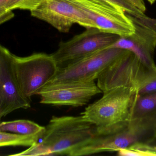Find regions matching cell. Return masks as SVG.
Returning <instances> with one entry per match:
<instances>
[{"label":"cell","mask_w":156,"mask_h":156,"mask_svg":"<svg viewBox=\"0 0 156 156\" xmlns=\"http://www.w3.org/2000/svg\"><path fill=\"white\" fill-rule=\"evenodd\" d=\"M144 13L146 10L144 0H126Z\"/></svg>","instance_id":"obj_21"},{"label":"cell","mask_w":156,"mask_h":156,"mask_svg":"<svg viewBox=\"0 0 156 156\" xmlns=\"http://www.w3.org/2000/svg\"><path fill=\"white\" fill-rule=\"evenodd\" d=\"M103 97L89 105L81 115L96 128L130 122L138 98L134 87H118L103 93Z\"/></svg>","instance_id":"obj_2"},{"label":"cell","mask_w":156,"mask_h":156,"mask_svg":"<svg viewBox=\"0 0 156 156\" xmlns=\"http://www.w3.org/2000/svg\"><path fill=\"white\" fill-rule=\"evenodd\" d=\"M116 34L103 32L96 27L87 28L83 33L66 42H61L58 49L51 55L58 70L66 67L114 44L120 38Z\"/></svg>","instance_id":"obj_4"},{"label":"cell","mask_w":156,"mask_h":156,"mask_svg":"<svg viewBox=\"0 0 156 156\" xmlns=\"http://www.w3.org/2000/svg\"><path fill=\"white\" fill-rule=\"evenodd\" d=\"M136 89L139 95L156 92V65L144 73L137 84Z\"/></svg>","instance_id":"obj_16"},{"label":"cell","mask_w":156,"mask_h":156,"mask_svg":"<svg viewBox=\"0 0 156 156\" xmlns=\"http://www.w3.org/2000/svg\"><path fill=\"white\" fill-rule=\"evenodd\" d=\"M36 136L20 135L0 131V147L5 146L30 147L38 142Z\"/></svg>","instance_id":"obj_15"},{"label":"cell","mask_w":156,"mask_h":156,"mask_svg":"<svg viewBox=\"0 0 156 156\" xmlns=\"http://www.w3.org/2000/svg\"><path fill=\"white\" fill-rule=\"evenodd\" d=\"M154 140H155L156 141V129L155 130V132L154 138Z\"/></svg>","instance_id":"obj_25"},{"label":"cell","mask_w":156,"mask_h":156,"mask_svg":"<svg viewBox=\"0 0 156 156\" xmlns=\"http://www.w3.org/2000/svg\"><path fill=\"white\" fill-rule=\"evenodd\" d=\"M31 14L61 33H68L74 24L86 28L95 27L81 10L67 0H44Z\"/></svg>","instance_id":"obj_9"},{"label":"cell","mask_w":156,"mask_h":156,"mask_svg":"<svg viewBox=\"0 0 156 156\" xmlns=\"http://www.w3.org/2000/svg\"><path fill=\"white\" fill-rule=\"evenodd\" d=\"M67 1L81 10L101 31L121 37L127 36L134 32V27L126 13L114 6L96 0Z\"/></svg>","instance_id":"obj_8"},{"label":"cell","mask_w":156,"mask_h":156,"mask_svg":"<svg viewBox=\"0 0 156 156\" xmlns=\"http://www.w3.org/2000/svg\"><path fill=\"white\" fill-rule=\"evenodd\" d=\"M45 127L28 120H16L12 122H0V131L12 132L20 135L36 136L41 139Z\"/></svg>","instance_id":"obj_14"},{"label":"cell","mask_w":156,"mask_h":156,"mask_svg":"<svg viewBox=\"0 0 156 156\" xmlns=\"http://www.w3.org/2000/svg\"><path fill=\"white\" fill-rule=\"evenodd\" d=\"M135 120H140L147 126L156 128V92L138 96L131 121Z\"/></svg>","instance_id":"obj_13"},{"label":"cell","mask_w":156,"mask_h":156,"mask_svg":"<svg viewBox=\"0 0 156 156\" xmlns=\"http://www.w3.org/2000/svg\"><path fill=\"white\" fill-rule=\"evenodd\" d=\"M10 0H0V15L8 11V5Z\"/></svg>","instance_id":"obj_23"},{"label":"cell","mask_w":156,"mask_h":156,"mask_svg":"<svg viewBox=\"0 0 156 156\" xmlns=\"http://www.w3.org/2000/svg\"><path fill=\"white\" fill-rule=\"evenodd\" d=\"M117 152L118 155L121 156H144L141 153L129 148L121 149Z\"/></svg>","instance_id":"obj_20"},{"label":"cell","mask_w":156,"mask_h":156,"mask_svg":"<svg viewBox=\"0 0 156 156\" xmlns=\"http://www.w3.org/2000/svg\"><path fill=\"white\" fill-rule=\"evenodd\" d=\"M44 0H10L8 11L19 9L29 10L31 12L35 9Z\"/></svg>","instance_id":"obj_18"},{"label":"cell","mask_w":156,"mask_h":156,"mask_svg":"<svg viewBox=\"0 0 156 156\" xmlns=\"http://www.w3.org/2000/svg\"><path fill=\"white\" fill-rule=\"evenodd\" d=\"M95 127V126H94ZM144 135L130 122L120 123L103 128L94 127L89 142L69 156H87L105 152H117L140 142H145Z\"/></svg>","instance_id":"obj_5"},{"label":"cell","mask_w":156,"mask_h":156,"mask_svg":"<svg viewBox=\"0 0 156 156\" xmlns=\"http://www.w3.org/2000/svg\"><path fill=\"white\" fill-rule=\"evenodd\" d=\"M127 50L109 48L98 51L66 67L58 70L46 85L94 82L103 71Z\"/></svg>","instance_id":"obj_6"},{"label":"cell","mask_w":156,"mask_h":156,"mask_svg":"<svg viewBox=\"0 0 156 156\" xmlns=\"http://www.w3.org/2000/svg\"><path fill=\"white\" fill-rule=\"evenodd\" d=\"M14 16V14L12 10L8 11L0 15V24L12 19Z\"/></svg>","instance_id":"obj_22"},{"label":"cell","mask_w":156,"mask_h":156,"mask_svg":"<svg viewBox=\"0 0 156 156\" xmlns=\"http://www.w3.org/2000/svg\"><path fill=\"white\" fill-rule=\"evenodd\" d=\"M94 126L78 116H53L45 127L42 142L12 156L67 155L87 143L91 139Z\"/></svg>","instance_id":"obj_1"},{"label":"cell","mask_w":156,"mask_h":156,"mask_svg":"<svg viewBox=\"0 0 156 156\" xmlns=\"http://www.w3.org/2000/svg\"><path fill=\"white\" fill-rule=\"evenodd\" d=\"M147 1H148L151 4H153L155 2L156 0H147Z\"/></svg>","instance_id":"obj_24"},{"label":"cell","mask_w":156,"mask_h":156,"mask_svg":"<svg viewBox=\"0 0 156 156\" xmlns=\"http://www.w3.org/2000/svg\"><path fill=\"white\" fill-rule=\"evenodd\" d=\"M129 149L137 151L144 156H156V141L137 143L129 147Z\"/></svg>","instance_id":"obj_19"},{"label":"cell","mask_w":156,"mask_h":156,"mask_svg":"<svg viewBox=\"0 0 156 156\" xmlns=\"http://www.w3.org/2000/svg\"><path fill=\"white\" fill-rule=\"evenodd\" d=\"M102 92L94 82L65 83L45 86L37 95L40 103L79 107L87 104L93 97Z\"/></svg>","instance_id":"obj_12"},{"label":"cell","mask_w":156,"mask_h":156,"mask_svg":"<svg viewBox=\"0 0 156 156\" xmlns=\"http://www.w3.org/2000/svg\"><path fill=\"white\" fill-rule=\"evenodd\" d=\"M126 14L134 27V32L127 36L120 37L109 48L131 51L146 68H153L156 66L154 54L156 48V19L145 14Z\"/></svg>","instance_id":"obj_7"},{"label":"cell","mask_w":156,"mask_h":156,"mask_svg":"<svg viewBox=\"0 0 156 156\" xmlns=\"http://www.w3.org/2000/svg\"><path fill=\"white\" fill-rule=\"evenodd\" d=\"M147 70L133 53L127 50L102 72L97 78V85L103 93L122 86L136 89Z\"/></svg>","instance_id":"obj_11"},{"label":"cell","mask_w":156,"mask_h":156,"mask_svg":"<svg viewBox=\"0 0 156 156\" xmlns=\"http://www.w3.org/2000/svg\"><path fill=\"white\" fill-rule=\"evenodd\" d=\"M14 56L0 44V120L15 110L31 107V99L23 94L16 78Z\"/></svg>","instance_id":"obj_10"},{"label":"cell","mask_w":156,"mask_h":156,"mask_svg":"<svg viewBox=\"0 0 156 156\" xmlns=\"http://www.w3.org/2000/svg\"><path fill=\"white\" fill-rule=\"evenodd\" d=\"M114 6L132 15H143L144 13L126 0H96Z\"/></svg>","instance_id":"obj_17"},{"label":"cell","mask_w":156,"mask_h":156,"mask_svg":"<svg viewBox=\"0 0 156 156\" xmlns=\"http://www.w3.org/2000/svg\"><path fill=\"white\" fill-rule=\"evenodd\" d=\"M14 70L19 88L29 99L55 76L58 69L51 55L35 53L26 57L14 56Z\"/></svg>","instance_id":"obj_3"}]
</instances>
